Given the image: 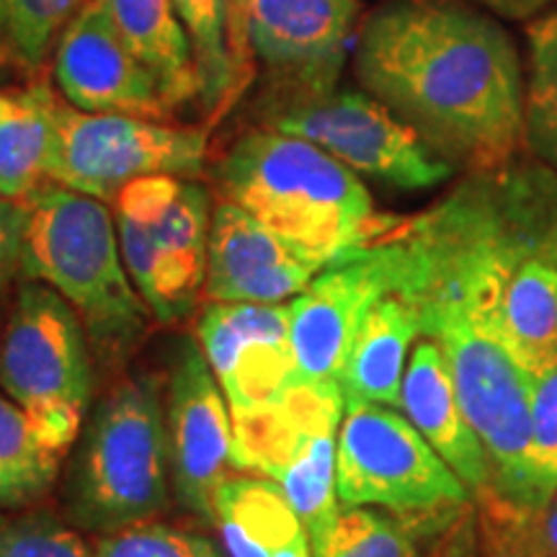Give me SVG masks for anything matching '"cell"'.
<instances>
[{
	"label": "cell",
	"instance_id": "6da1fadb",
	"mask_svg": "<svg viewBox=\"0 0 557 557\" xmlns=\"http://www.w3.org/2000/svg\"><path fill=\"white\" fill-rule=\"evenodd\" d=\"M393 292L429 289L483 318L527 367L557 346V176L540 169L472 173L377 240Z\"/></svg>",
	"mask_w": 557,
	"mask_h": 557
},
{
	"label": "cell",
	"instance_id": "7a4b0ae2",
	"mask_svg": "<svg viewBox=\"0 0 557 557\" xmlns=\"http://www.w3.org/2000/svg\"><path fill=\"white\" fill-rule=\"evenodd\" d=\"M361 88L431 150L475 173L511 163L524 137L517 47L493 18L449 0H395L361 24Z\"/></svg>",
	"mask_w": 557,
	"mask_h": 557
},
{
	"label": "cell",
	"instance_id": "3957f363",
	"mask_svg": "<svg viewBox=\"0 0 557 557\" xmlns=\"http://www.w3.org/2000/svg\"><path fill=\"white\" fill-rule=\"evenodd\" d=\"M218 184L320 269L354 259L400 220L374 207L359 173L278 129L243 135L220 160Z\"/></svg>",
	"mask_w": 557,
	"mask_h": 557
},
{
	"label": "cell",
	"instance_id": "277c9868",
	"mask_svg": "<svg viewBox=\"0 0 557 557\" xmlns=\"http://www.w3.org/2000/svg\"><path fill=\"white\" fill-rule=\"evenodd\" d=\"M421 320V336L447 359L457 398L491 459L493 493L485 513L534 508L532 389L534 372L483 318L429 289H398Z\"/></svg>",
	"mask_w": 557,
	"mask_h": 557
},
{
	"label": "cell",
	"instance_id": "5b68a950",
	"mask_svg": "<svg viewBox=\"0 0 557 557\" xmlns=\"http://www.w3.org/2000/svg\"><path fill=\"white\" fill-rule=\"evenodd\" d=\"M29 207L21 274L73 305L90 346L109 364L127 359L145 333V305L127 267L114 220L101 199L45 184Z\"/></svg>",
	"mask_w": 557,
	"mask_h": 557
},
{
	"label": "cell",
	"instance_id": "8992f818",
	"mask_svg": "<svg viewBox=\"0 0 557 557\" xmlns=\"http://www.w3.org/2000/svg\"><path fill=\"white\" fill-rule=\"evenodd\" d=\"M169 431L160 382L124 380L90 418L73 472L70 517L90 532L143 524L169 506Z\"/></svg>",
	"mask_w": 557,
	"mask_h": 557
},
{
	"label": "cell",
	"instance_id": "52a82bcc",
	"mask_svg": "<svg viewBox=\"0 0 557 557\" xmlns=\"http://www.w3.org/2000/svg\"><path fill=\"white\" fill-rule=\"evenodd\" d=\"M346 398L341 382L295 380L250 413L233 416V468L282 485L320 557L341 513L336 491L338 429Z\"/></svg>",
	"mask_w": 557,
	"mask_h": 557
},
{
	"label": "cell",
	"instance_id": "ba28073f",
	"mask_svg": "<svg viewBox=\"0 0 557 557\" xmlns=\"http://www.w3.org/2000/svg\"><path fill=\"white\" fill-rule=\"evenodd\" d=\"M0 387L58 455L81 434L94 393L90 341L60 292L29 278L0 344Z\"/></svg>",
	"mask_w": 557,
	"mask_h": 557
},
{
	"label": "cell",
	"instance_id": "9c48e42d",
	"mask_svg": "<svg viewBox=\"0 0 557 557\" xmlns=\"http://www.w3.org/2000/svg\"><path fill=\"white\" fill-rule=\"evenodd\" d=\"M336 491L341 508L374 506L410 519H449L472 500L408 416L351 398L338 429Z\"/></svg>",
	"mask_w": 557,
	"mask_h": 557
},
{
	"label": "cell",
	"instance_id": "30bf717a",
	"mask_svg": "<svg viewBox=\"0 0 557 557\" xmlns=\"http://www.w3.org/2000/svg\"><path fill=\"white\" fill-rule=\"evenodd\" d=\"M124 267L163 323L194 310L207 282L212 199L181 176H143L116 194Z\"/></svg>",
	"mask_w": 557,
	"mask_h": 557
},
{
	"label": "cell",
	"instance_id": "8fae6325",
	"mask_svg": "<svg viewBox=\"0 0 557 557\" xmlns=\"http://www.w3.org/2000/svg\"><path fill=\"white\" fill-rule=\"evenodd\" d=\"M207 132L148 116L90 114L60 103L50 181L111 201L143 176L189 178L205 169Z\"/></svg>",
	"mask_w": 557,
	"mask_h": 557
},
{
	"label": "cell",
	"instance_id": "7c38bea8",
	"mask_svg": "<svg viewBox=\"0 0 557 557\" xmlns=\"http://www.w3.org/2000/svg\"><path fill=\"white\" fill-rule=\"evenodd\" d=\"M269 124L318 145L354 173L398 189H431L455 171L410 124L359 90L282 101L269 114Z\"/></svg>",
	"mask_w": 557,
	"mask_h": 557
},
{
	"label": "cell",
	"instance_id": "4fadbf2b",
	"mask_svg": "<svg viewBox=\"0 0 557 557\" xmlns=\"http://www.w3.org/2000/svg\"><path fill=\"white\" fill-rule=\"evenodd\" d=\"M246 47L259 58L284 101L336 90L359 18V0H233Z\"/></svg>",
	"mask_w": 557,
	"mask_h": 557
},
{
	"label": "cell",
	"instance_id": "5bb4252c",
	"mask_svg": "<svg viewBox=\"0 0 557 557\" xmlns=\"http://www.w3.org/2000/svg\"><path fill=\"white\" fill-rule=\"evenodd\" d=\"M165 431L178 500L214 521V491L233 465V416L205 351L189 338L173 351Z\"/></svg>",
	"mask_w": 557,
	"mask_h": 557
},
{
	"label": "cell",
	"instance_id": "9a60e30c",
	"mask_svg": "<svg viewBox=\"0 0 557 557\" xmlns=\"http://www.w3.org/2000/svg\"><path fill=\"white\" fill-rule=\"evenodd\" d=\"M197 333L230 416L269 406L297 380L289 302H212Z\"/></svg>",
	"mask_w": 557,
	"mask_h": 557
},
{
	"label": "cell",
	"instance_id": "2e32d148",
	"mask_svg": "<svg viewBox=\"0 0 557 557\" xmlns=\"http://www.w3.org/2000/svg\"><path fill=\"white\" fill-rule=\"evenodd\" d=\"M54 78L70 107L90 114L160 120L171 111L152 70L129 50L103 0H86L54 52Z\"/></svg>",
	"mask_w": 557,
	"mask_h": 557
},
{
	"label": "cell",
	"instance_id": "e0dca14e",
	"mask_svg": "<svg viewBox=\"0 0 557 557\" xmlns=\"http://www.w3.org/2000/svg\"><path fill=\"white\" fill-rule=\"evenodd\" d=\"M387 292H393V267L377 240L312 278L289 302L297 377L341 382L361 320Z\"/></svg>",
	"mask_w": 557,
	"mask_h": 557
},
{
	"label": "cell",
	"instance_id": "ac0fdd59",
	"mask_svg": "<svg viewBox=\"0 0 557 557\" xmlns=\"http://www.w3.org/2000/svg\"><path fill=\"white\" fill-rule=\"evenodd\" d=\"M323 271L297 253L248 209L214 205L207 256V297L212 302H284Z\"/></svg>",
	"mask_w": 557,
	"mask_h": 557
},
{
	"label": "cell",
	"instance_id": "d6986e66",
	"mask_svg": "<svg viewBox=\"0 0 557 557\" xmlns=\"http://www.w3.org/2000/svg\"><path fill=\"white\" fill-rule=\"evenodd\" d=\"M400 408L436 455L457 472L480 504L493 493L491 459L457 398L447 359L436 341H418L403 377Z\"/></svg>",
	"mask_w": 557,
	"mask_h": 557
},
{
	"label": "cell",
	"instance_id": "ffe728a7",
	"mask_svg": "<svg viewBox=\"0 0 557 557\" xmlns=\"http://www.w3.org/2000/svg\"><path fill=\"white\" fill-rule=\"evenodd\" d=\"M421 336L413 305L398 292H387L369 308L341 372L344 398L400 408L408 348Z\"/></svg>",
	"mask_w": 557,
	"mask_h": 557
},
{
	"label": "cell",
	"instance_id": "44dd1931",
	"mask_svg": "<svg viewBox=\"0 0 557 557\" xmlns=\"http://www.w3.org/2000/svg\"><path fill=\"white\" fill-rule=\"evenodd\" d=\"M58 111L45 83L0 90V197L26 201L50 181Z\"/></svg>",
	"mask_w": 557,
	"mask_h": 557
},
{
	"label": "cell",
	"instance_id": "7402d4cb",
	"mask_svg": "<svg viewBox=\"0 0 557 557\" xmlns=\"http://www.w3.org/2000/svg\"><path fill=\"white\" fill-rule=\"evenodd\" d=\"M103 5L129 50L152 70L171 109L199 99V70L173 0H103Z\"/></svg>",
	"mask_w": 557,
	"mask_h": 557
},
{
	"label": "cell",
	"instance_id": "603a6c76",
	"mask_svg": "<svg viewBox=\"0 0 557 557\" xmlns=\"http://www.w3.org/2000/svg\"><path fill=\"white\" fill-rule=\"evenodd\" d=\"M212 511L230 557H274L308 532L282 485L263 475H227L214 491Z\"/></svg>",
	"mask_w": 557,
	"mask_h": 557
},
{
	"label": "cell",
	"instance_id": "cb8c5ba5",
	"mask_svg": "<svg viewBox=\"0 0 557 557\" xmlns=\"http://www.w3.org/2000/svg\"><path fill=\"white\" fill-rule=\"evenodd\" d=\"M459 513L449 519H410L374 506L341 508L320 557H429L431 549L426 553L423 542H436Z\"/></svg>",
	"mask_w": 557,
	"mask_h": 557
},
{
	"label": "cell",
	"instance_id": "d4e9b609",
	"mask_svg": "<svg viewBox=\"0 0 557 557\" xmlns=\"http://www.w3.org/2000/svg\"><path fill=\"white\" fill-rule=\"evenodd\" d=\"M60 459L29 416L0 395V508H18L39 498L58 475Z\"/></svg>",
	"mask_w": 557,
	"mask_h": 557
},
{
	"label": "cell",
	"instance_id": "484cf974",
	"mask_svg": "<svg viewBox=\"0 0 557 557\" xmlns=\"http://www.w3.org/2000/svg\"><path fill=\"white\" fill-rule=\"evenodd\" d=\"M181 24L189 34L207 109H218L235 83L233 62V0H173Z\"/></svg>",
	"mask_w": 557,
	"mask_h": 557
},
{
	"label": "cell",
	"instance_id": "4316f807",
	"mask_svg": "<svg viewBox=\"0 0 557 557\" xmlns=\"http://www.w3.org/2000/svg\"><path fill=\"white\" fill-rule=\"evenodd\" d=\"M524 139L545 163L557 165V9L529 26Z\"/></svg>",
	"mask_w": 557,
	"mask_h": 557
},
{
	"label": "cell",
	"instance_id": "83f0119b",
	"mask_svg": "<svg viewBox=\"0 0 557 557\" xmlns=\"http://www.w3.org/2000/svg\"><path fill=\"white\" fill-rule=\"evenodd\" d=\"M487 557H557V491L521 513H485Z\"/></svg>",
	"mask_w": 557,
	"mask_h": 557
},
{
	"label": "cell",
	"instance_id": "f1b7e54d",
	"mask_svg": "<svg viewBox=\"0 0 557 557\" xmlns=\"http://www.w3.org/2000/svg\"><path fill=\"white\" fill-rule=\"evenodd\" d=\"M86 0H0V26L13 50L29 65H37L50 50V41Z\"/></svg>",
	"mask_w": 557,
	"mask_h": 557
},
{
	"label": "cell",
	"instance_id": "f546056e",
	"mask_svg": "<svg viewBox=\"0 0 557 557\" xmlns=\"http://www.w3.org/2000/svg\"><path fill=\"white\" fill-rule=\"evenodd\" d=\"M532 491L534 508L557 491V359L542 361L534 369Z\"/></svg>",
	"mask_w": 557,
	"mask_h": 557
},
{
	"label": "cell",
	"instance_id": "4dcf8cb0",
	"mask_svg": "<svg viewBox=\"0 0 557 557\" xmlns=\"http://www.w3.org/2000/svg\"><path fill=\"white\" fill-rule=\"evenodd\" d=\"M0 557H94L73 529L50 513H0Z\"/></svg>",
	"mask_w": 557,
	"mask_h": 557
},
{
	"label": "cell",
	"instance_id": "1f68e13d",
	"mask_svg": "<svg viewBox=\"0 0 557 557\" xmlns=\"http://www.w3.org/2000/svg\"><path fill=\"white\" fill-rule=\"evenodd\" d=\"M94 557H199L191 534L165 524H132L103 534Z\"/></svg>",
	"mask_w": 557,
	"mask_h": 557
},
{
	"label": "cell",
	"instance_id": "d6a6232c",
	"mask_svg": "<svg viewBox=\"0 0 557 557\" xmlns=\"http://www.w3.org/2000/svg\"><path fill=\"white\" fill-rule=\"evenodd\" d=\"M26 222H29V207L24 201L0 197V292L21 271Z\"/></svg>",
	"mask_w": 557,
	"mask_h": 557
},
{
	"label": "cell",
	"instance_id": "836d02e7",
	"mask_svg": "<svg viewBox=\"0 0 557 557\" xmlns=\"http://www.w3.org/2000/svg\"><path fill=\"white\" fill-rule=\"evenodd\" d=\"M429 557H480V524L472 504L438 534Z\"/></svg>",
	"mask_w": 557,
	"mask_h": 557
},
{
	"label": "cell",
	"instance_id": "e575fe53",
	"mask_svg": "<svg viewBox=\"0 0 557 557\" xmlns=\"http://www.w3.org/2000/svg\"><path fill=\"white\" fill-rule=\"evenodd\" d=\"M472 3L483 5L491 13H498L504 18H532L547 9L553 0H472Z\"/></svg>",
	"mask_w": 557,
	"mask_h": 557
},
{
	"label": "cell",
	"instance_id": "d590c367",
	"mask_svg": "<svg viewBox=\"0 0 557 557\" xmlns=\"http://www.w3.org/2000/svg\"><path fill=\"white\" fill-rule=\"evenodd\" d=\"M274 557H312V547H310V537L308 532L299 534L289 542V545H284L282 549H276Z\"/></svg>",
	"mask_w": 557,
	"mask_h": 557
},
{
	"label": "cell",
	"instance_id": "8d00e7d4",
	"mask_svg": "<svg viewBox=\"0 0 557 557\" xmlns=\"http://www.w3.org/2000/svg\"><path fill=\"white\" fill-rule=\"evenodd\" d=\"M191 542H194V547H197L199 557H225V553H220V549L205 537H197V534H191Z\"/></svg>",
	"mask_w": 557,
	"mask_h": 557
},
{
	"label": "cell",
	"instance_id": "74e56055",
	"mask_svg": "<svg viewBox=\"0 0 557 557\" xmlns=\"http://www.w3.org/2000/svg\"><path fill=\"white\" fill-rule=\"evenodd\" d=\"M549 359H557V346H555V351H553V357H549Z\"/></svg>",
	"mask_w": 557,
	"mask_h": 557
}]
</instances>
